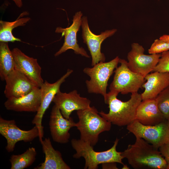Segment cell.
Returning <instances> with one entry per match:
<instances>
[{"label": "cell", "mask_w": 169, "mask_h": 169, "mask_svg": "<svg viewBox=\"0 0 169 169\" xmlns=\"http://www.w3.org/2000/svg\"><path fill=\"white\" fill-rule=\"evenodd\" d=\"M136 138L135 143L121 152L130 166L135 169H166L167 163L159 149L141 138Z\"/></svg>", "instance_id": "6da1fadb"}, {"label": "cell", "mask_w": 169, "mask_h": 169, "mask_svg": "<svg viewBox=\"0 0 169 169\" xmlns=\"http://www.w3.org/2000/svg\"><path fill=\"white\" fill-rule=\"evenodd\" d=\"M118 94L110 91L107 93L104 100L108 105L109 111L106 113L101 110L99 113L112 124L120 126H127L136 119L137 109L142 100L141 94L132 93L130 99L126 101L118 99Z\"/></svg>", "instance_id": "7a4b0ae2"}, {"label": "cell", "mask_w": 169, "mask_h": 169, "mask_svg": "<svg viewBox=\"0 0 169 169\" xmlns=\"http://www.w3.org/2000/svg\"><path fill=\"white\" fill-rule=\"evenodd\" d=\"M119 139L116 138L113 146L110 149L102 151H96L90 143L80 139H73L71 144L76 153L73 155L74 158L81 157L85 161V169H97L98 165L108 162L118 163L123 165L124 158L121 152L117 151L116 147Z\"/></svg>", "instance_id": "3957f363"}, {"label": "cell", "mask_w": 169, "mask_h": 169, "mask_svg": "<svg viewBox=\"0 0 169 169\" xmlns=\"http://www.w3.org/2000/svg\"><path fill=\"white\" fill-rule=\"evenodd\" d=\"M99 112L94 106L77 111L79 121L76 127L80 133V139L93 146L97 143L100 134L110 131L112 124Z\"/></svg>", "instance_id": "277c9868"}, {"label": "cell", "mask_w": 169, "mask_h": 169, "mask_svg": "<svg viewBox=\"0 0 169 169\" xmlns=\"http://www.w3.org/2000/svg\"><path fill=\"white\" fill-rule=\"evenodd\" d=\"M119 59L116 56L109 62H100L91 68L84 69L83 72L90 77L85 81L89 93L100 94L105 98L108 80L117 67Z\"/></svg>", "instance_id": "5b68a950"}, {"label": "cell", "mask_w": 169, "mask_h": 169, "mask_svg": "<svg viewBox=\"0 0 169 169\" xmlns=\"http://www.w3.org/2000/svg\"><path fill=\"white\" fill-rule=\"evenodd\" d=\"M119 63L120 65L114 71L113 79L110 86V91L123 95L138 92L144 83V77L131 71L126 60L120 58Z\"/></svg>", "instance_id": "8992f818"}, {"label": "cell", "mask_w": 169, "mask_h": 169, "mask_svg": "<svg viewBox=\"0 0 169 169\" xmlns=\"http://www.w3.org/2000/svg\"><path fill=\"white\" fill-rule=\"evenodd\" d=\"M136 137L141 138L158 148L169 143V128L165 121L155 125H143L135 120L127 126Z\"/></svg>", "instance_id": "52a82bcc"}, {"label": "cell", "mask_w": 169, "mask_h": 169, "mask_svg": "<svg viewBox=\"0 0 169 169\" xmlns=\"http://www.w3.org/2000/svg\"><path fill=\"white\" fill-rule=\"evenodd\" d=\"M0 134L6 140V149L9 153L14 151L16 144L18 141L30 142L38 137L41 142L44 136L36 125L29 130H22L18 127L14 120H7L1 117Z\"/></svg>", "instance_id": "ba28073f"}, {"label": "cell", "mask_w": 169, "mask_h": 169, "mask_svg": "<svg viewBox=\"0 0 169 169\" xmlns=\"http://www.w3.org/2000/svg\"><path fill=\"white\" fill-rule=\"evenodd\" d=\"M143 47L137 43L131 45V49L127 55V65L134 72L144 77L153 72L158 64L161 54L146 55L144 54Z\"/></svg>", "instance_id": "9c48e42d"}, {"label": "cell", "mask_w": 169, "mask_h": 169, "mask_svg": "<svg viewBox=\"0 0 169 169\" xmlns=\"http://www.w3.org/2000/svg\"><path fill=\"white\" fill-rule=\"evenodd\" d=\"M81 26L83 42L87 45L92 58L91 66L100 62H105V55L101 51V44L106 38L113 35L117 30H107L101 32L99 35H96L90 30L86 16L82 17Z\"/></svg>", "instance_id": "30bf717a"}, {"label": "cell", "mask_w": 169, "mask_h": 169, "mask_svg": "<svg viewBox=\"0 0 169 169\" xmlns=\"http://www.w3.org/2000/svg\"><path fill=\"white\" fill-rule=\"evenodd\" d=\"M73 72L72 69H68L66 73L55 82L50 83L45 80L41 87V101L39 107L33 118L32 123L39 129L41 133L44 135V127L42 120L45 112L52 102L55 95L60 90L61 84Z\"/></svg>", "instance_id": "8fae6325"}, {"label": "cell", "mask_w": 169, "mask_h": 169, "mask_svg": "<svg viewBox=\"0 0 169 169\" xmlns=\"http://www.w3.org/2000/svg\"><path fill=\"white\" fill-rule=\"evenodd\" d=\"M49 126L53 141L65 144L69 142L70 138L69 130L76 127V123L71 117L69 119L65 118L59 108L54 105L51 112Z\"/></svg>", "instance_id": "7c38bea8"}, {"label": "cell", "mask_w": 169, "mask_h": 169, "mask_svg": "<svg viewBox=\"0 0 169 169\" xmlns=\"http://www.w3.org/2000/svg\"><path fill=\"white\" fill-rule=\"evenodd\" d=\"M83 14L81 11L76 13L73 16V23L69 27L63 28L57 27L55 32L61 33L64 37V43L59 50L54 54L57 56L65 52L68 49H72L77 54L89 58L90 56L82 47H80L77 43V36L81 24V18Z\"/></svg>", "instance_id": "4fadbf2b"}, {"label": "cell", "mask_w": 169, "mask_h": 169, "mask_svg": "<svg viewBox=\"0 0 169 169\" xmlns=\"http://www.w3.org/2000/svg\"><path fill=\"white\" fill-rule=\"evenodd\" d=\"M52 102L59 109L63 116L69 119L71 113L90 108V101L86 97H81L76 90L68 93H63L60 90L56 94Z\"/></svg>", "instance_id": "5bb4252c"}, {"label": "cell", "mask_w": 169, "mask_h": 169, "mask_svg": "<svg viewBox=\"0 0 169 169\" xmlns=\"http://www.w3.org/2000/svg\"><path fill=\"white\" fill-rule=\"evenodd\" d=\"M12 51L15 61V69L24 74L40 88L44 82L41 75V68L37 59L27 56L18 48L13 49Z\"/></svg>", "instance_id": "9a60e30c"}, {"label": "cell", "mask_w": 169, "mask_h": 169, "mask_svg": "<svg viewBox=\"0 0 169 169\" xmlns=\"http://www.w3.org/2000/svg\"><path fill=\"white\" fill-rule=\"evenodd\" d=\"M5 81L4 94L7 99L23 96L37 86L25 75L16 69L8 75Z\"/></svg>", "instance_id": "2e32d148"}, {"label": "cell", "mask_w": 169, "mask_h": 169, "mask_svg": "<svg viewBox=\"0 0 169 169\" xmlns=\"http://www.w3.org/2000/svg\"><path fill=\"white\" fill-rule=\"evenodd\" d=\"M41 96L40 88L36 86L30 92L23 96L8 98L4 105L9 110L37 112L40 105Z\"/></svg>", "instance_id": "e0dca14e"}, {"label": "cell", "mask_w": 169, "mask_h": 169, "mask_svg": "<svg viewBox=\"0 0 169 169\" xmlns=\"http://www.w3.org/2000/svg\"><path fill=\"white\" fill-rule=\"evenodd\" d=\"M145 83L142 87L144 88L141 94L142 100L155 99L158 94L169 86V73L152 72L144 77Z\"/></svg>", "instance_id": "ac0fdd59"}, {"label": "cell", "mask_w": 169, "mask_h": 169, "mask_svg": "<svg viewBox=\"0 0 169 169\" xmlns=\"http://www.w3.org/2000/svg\"><path fill=\"white\" fill-rule=\"evenodd\" d=\"M137 107L136 119L146 125H155L166 119L159 110L155 99L142 100Z\"/></svg>", "instance_id": "d6986e66"}, {"label": "cell", "mask_w": 169, "mask_h": 169, "mask_svg": "<svg viewBox=\"0 0 169 169\" xmlns=\"http://www.w3.org/2000/svg\"><path fill=\"white\" fill-rule=\"evenodd\" d=\"M45 156L44 162L34 169H70V167L63 160L61 152L53 147L49 138L41 142Z\"/></svg>", "instance_id": "ffe728a7"}, {"label": "cell", "mask_w": 169, "mask_h": 169, "mask_svg": "<svg viewBox=\"0 0 169 169\" xmlns=\"http://www.w3.org/2000/svg\"><path fill=\"white\" fill-rule=\"evenodd\" d=\"M28 14L24 11L22 13L17 19L13 22L0 21V41L13 42L15 41H21L20 39L15 37L12 34L13 29L18 27L24 26L30 20L29 17L20 18Z\"/></svg>", "instance_id": "44dd1931"}, {"label": "cell", "mask_w": 169, "mask_h": 169, "mask_svg": "<svg viewBox=\"0 0 169 169\" xmlns=\"http://www.w3.org/2000/svg\"><path fill=\"white\" fill-rule=\"evenodd\" d=\"M15 61L8 42L0 43V77L5 80L8 75L15 69Z\"/></svg>", "instance_id": "7402d4cb"}, {"label": "cell", "mask_w": 169, "mask_h": 169, "mask_svg": "<svg viewBox=\"0 0 169 169\" xmlns=\"http://www.w3.org/2000/svg\"><path fill=\"white\" fill-rule=\"evenodd\" d=\"M37 154L35 149L31 147L21 154L12 155L9 160L10 169H23L28 167L34 162Z\"/></svg>", "instance_id": "603a6c76"}, {"label": "cell", "mask_w": 169, "mask_h": 169, "mask_svg": "<svg viewBox=\"0 0 169 169\" xmlns=\"http://www.w3.org/2000/svg\"><path fill=\"white\" fill-rule=\"evenodd\" d=\"M158 108L166 120L169 119V86L156 98Z\"/></svg>", "instance_id": "cb8c5ba5"}, {"label": "cell", "mask_w": 169, "mask_h": 169, "mask_svg": "<svg viewBox=\"0 0 169 169\" xmlns=\"http://www.w3.org/2000/svg\"><path fill=\"white\" fill-rule=\"evenodd\" d=\"M169 50V42L159 39H155L148 50L150 54H161Z\"/></svg>", "instance_id": "d4e9b609"}, {"label": "cell", "mask_w": 169, "mask_h": 169, "mask_svg": "<svg viewBox=\"0 0 169 169\" xmlns=\"http://www.w3.org/2000/svg\"><path fill=\"white\" fill-rule=\"evenodd\" d=\"M154 71L169 73V50L161 54L159 61L153 71Z\"/></svg>", "instance_id": "484cf974"}, {"label": "cell", "mask_w": 169, "mask_h": 169, "mask_svg": "<svg viewBox=\"0 0 169 169\" xmlns=\"http://www.w3.org/2000/svg\"><path fill=\"white\" fill-rule=\"evenodd\" d=\"M159 149L167 163L166 169H169V143L162 146Z\"/></svg>", "instance_id": "4316f807"}, {"label": "cell", "mask_w": 169, "mask_h": 169, "mask_svg": "<svg viewBox=\"0 0 169 169\" xmlns=\"http://www.w3.org/2000/svg\"><path fill=\"white\" fill-rule=\"evenodd\" d=\"M116 163L110 162L103 163L102 167V169H118L116 166Z\"/></svg>", "instance_id": "83f0119b"}, {"label": "cell", "mask_w": 169, "mask_h": 169, "mask_svg": "<svg viewBox=\"0 0 169 169\" xmlns=\"http://www.w3.org/2000/svg\"><path fill=\"white\" fill-rule=\"evenodd\" d=\"M160 39L169 42V35L165 34L160 37Z\"/></svg>", "instance_id": "f1b7e54d"}, {"label": "cell", "mask_w": 169, "mask_h": 169, "mask_svg": "<svg viewBox=\"0 0 169 169\" xmlns=\"http://www.w3.org/2000/svg\"><path fill=\"white\" fill-rule=\"evenodd\" d=\"M15 3L16 5L19 8H21L22 6V0H12Z\"/></svg>", "instance_id": "f546056e"}, {"label": "cell", "mask_w": 169, "mask_h": 169, "mask_svg": "<svg viewBox=\"0 0 169 169\" xmlns=\"http://www.w3.org/2000/svg\"><path fill=\"white\" fill-rule=\"evenodd\" d=\"M122 169H130L129 167L126 165L124 164L123 166L122 167Z\"/></svg>", "instance_id": "4dcf8cb0"}, {"label": "cell", "mask_w": 169, "mask_h": 169, "mask_svg": "<svg viewBox=\"0 0 169 169\" xmlns=\"http://www.w3.org/2000/svg\"><path fill=\"white\" fill-rule=\"evenodd\" d=\"M167 123L169 128V119L167 120Z\"/></svg>", "instance_id": "1f68e13d"}]
</instances>
